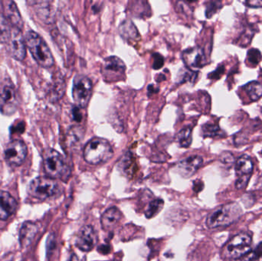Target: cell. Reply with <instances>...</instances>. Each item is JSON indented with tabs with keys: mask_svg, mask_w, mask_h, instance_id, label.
<instances>
[{
	"mask_svg": "<svg viewBox=\"0 0 262 261\" xmlns=\"http://www.w3.org/2000/svg\"><path fill=\"white\" fill-rule=\"evenodd\" d=\"M16 200L7 192L0 190V220L9 219L16 211Z\"/></svg>",
	"mask_w": 262,
	"mask_h": 261,
	"instance_id": "cell-16",
	"label": "cell"
},
{
	"mask_svg": "<svg viewBox=\"0 0 262 261\" xmlns=\"http://www.w3.org/2000/svg\"><path fill=\"white\" fill-rule=\"evenodd\" d=\"M2 4H3V9H4V15L10 23L12 27L23 31V28H24V22H23L21 14H20L19 10H18L15 2L5 0V1L2 2Z\"/></svg>",
	"mask_w": 262,
	"mask_h": 261,
	"instance_id": "cell-15",
	"label": "cell"
},
{
	"mask_svg": "<svg viewBox=\"0 0 262 261\" xmlns=\"http://www.w3.org/2000/svg\"><path fill=\"white\" fill-rule=\"evenodd\" d=\"M18 106V95L12 83L4 80L0 84V112L4 116H12Z\"/></svg>",
	"mask_w": 262,
	"mask_h": 261,
	"instance_id": "cell-7",
	"label": "cell"
},
{
	"mask_svg": "<svg viewBox=\"0 0 262 261\" xmlns=\"http://www.w3.org/2000/svg\"><path fill=\"white\" fill-rule=\"evenodd\" d=\"M122 218V214L117 208H110L102 215L101 226L104 231H112L117 226Z\"/></svg>",
	"mask_w": 262,
	"mask_h": 261,
	"instance_id": "cell-17",
	"label": "cell"
},
{
	"mask_svg": "<svg viewBox=\"0 0 262 261\" xmlns=\"http://www.w3.org/2000/svg\"><path fill=\"white\" fill-rule=\"evenodd\" d=\"M252 242V236L249 233H239L226 244L222 251V256L227 260L242 258L250 252Z\"/></svg>",
	"mask_w": 262,
	"mask_h": 261,
	"instance_id": "cell-5",
	"label": "cell"
},
{
	"mask_svg": "<svg viewBox=\"0 0 262 261\" xmlns=\"http://www.w3.org/2000/svg\"><path fill=\"white\" fill-rule=\"evenodd\" d=\"M92 81L85 75H78L75 77L72 88V96L77 107L79 108H85L92 98Z\"/></svg>",
	"mask_w": 262,
	"mask_h": 261,
	"instance_id": "cell-8",
	"label": "cell"
},
{
	"mask_svg": "<svg viewBox=\"0 0 262 261\" xmlns=\"http://www.w3.org/2000/svg\"><path fill=\"white\" fill-rule=\"evenodd\" d=\"M38 232V228L32 222H26L23 224L19 231V243L23 248L31 245L34 238Z\"/></svg>",
	"mask_w": 262,
	"mask_h": 261,
	"instance_id": "cell-18",
	"label": "cell"
},
{
	"mask_svg": "<svg viewBox=\"0 0 262 261\" xmlns=\"http://www.w3.org/2000/svg\"><path fill=\"white\" fill-rule=\"evenodd\" d=\"M98 242V236L91 225H85L81 228L76 238L75 245L78 249L84 252L92 251Z\"/></svg>",
	"mask_w": 262,
	"mask_h": 261,
	"instance_id": "cell-12",
	"label": "cell"
},
{
	"mask_svg": "<svg viewBox=\"0 0 262 261\" xmlns=\"http://www.w3.org/2000/svg\"><path fill=\"white\" fill-rule=\"evenodd\" d=\"M225 72V67L223 65H220L215 70H214L213 72L210 73V75H209V78H211V79H220L222 76H223V74Z\"/></svg>",
	"mask_w": 262,
	"mask_h": 261,
	"instance_id": "cell-33",
	"label": "cell"
},
{
	"mask_svg": "<svg viewBox=\"0 0 262 261\" xmlns=\"http://www.w3.org/2000/svg\"><path fill=\"white\" fill-rule=\"evenodd\" d=\"M220 160L224 164H232L234 162V156L230 153H223L220 156Z\"/></svg>",
	"mask_w": 262,
	"mask_h": 261,
	"instance_id": "cell-34",
	"label": "cell"
},
{
	"mask_svg": "<svg viewBox=\"0 0 262 261\" xmlns=\"http://www.w3.org/2000/svg\"><path fill=\"white\" fill-rule=\"evenodd\" d=\"M43 167L48 177L66 180L70 176V169L63 156L53 149L43 152Z\"/></svg>",
	"mask_w": 262,
	"mask_h": 261,
	"instance_id": "cell-4",
	"label": "cell"
},
{
	"mask_svg": "<svg viewBox=\"0 0 262 261\" xmlns=\"http://www.w3.org/2000/svg\"><path fill=\"white\" fill-rule=\"evenodd\" d=\"M220 2H211L206 7V15L207 18H211L221 8Z\"/></svg>",
	"mask_w": 262,
	"mask_h": 261,
	"instance_id": "cell-30",
	"label": "cell"
},
{
	"mask_svg": "<svg viewBox=\"0 0 262 261\" xmlns=\"http://www.w3.org/2000/svg\"><path fill=\"white\" fill-rule=\"evenodd\" d=\"M12 28L3 14L0 13V44H7L12 35Z\"/></svg>",
	"mask_w": 262,
	"mask_h": 261,
	"instance_id": "cell-21",
	"label": "cell"
},
{
	"mask_svg": "<svg viewBox=\"0 0 262 261\" xmlns=\"http://www.w3.org/2000/svg\"><path fill=\"white\" fill-rule=\"evenodd\" d=\"M7 44L8 52L12 58L18 61H23L26 58L27 45L23 31L12 28V35Z\"/></svg>",
	"mask_w": 262,
	"mask_h": 261,
	"instance_id": "cell-10",
	"label": "cell"
},
{
	"mask_svg": "<svg viewBox=\"0 0 262 261\" xmlns=\"http://www.w3.org/2000/svg\"><path fill=\"white\" fill-rule=\"evenodd\" d=\"M203 159L200 156H191L179 162L176 165L177 173L184 178L193 176L203 165Z\"/></svg>",
	"mask_w": 262,
	"mask_h": 261,
	"instance_id": "cell-13",
	"label": "cell"
},
{
	"mask_svg": "<svg viewBox=\"0 0 262 261\" xmlns=\"http://www.w3.org/2000/svg\"><path fill=\"white\" fill-rule=\"evenodd\" d=\"M125 70V64L118 57L111 56L104 59L102 72L106 81H117L120 79L124 76Z\"/></svg>",
	"mask_w": 262,
	"mask_h": 261,
	"instance_id": "cell-11",
	"label": "cell"
},
{
	"mask_svg": "<svg viewBox=\"0 0 262 261\" xmlns=\"http://www.w3.org/2000/svg\"><path fill=\"white\" fill-rule=\"evenodd\" d=\"M120 169L124 172V174L127 176H130L134 173V159L132 158V155L130 153L126 155L121 159L119 163Z\"/></svg>",
	"mask_w": 262,
	"mask_h": 261,
	"instance_id": "cell-25",
	"label": "cell"
},
{
	"mask_svg": "<svg viewBox=\"0 0 262 261\" xmlns=\"http://www.w3.org/2000/svg\"><path fill=\"white\" fill-rule=\"evenodd\" d=\"M242 258V261L262 260V242L253 251L249 252Z\"/></svg>",
	"mask_w": 262,
	"mask_h": 261,
	"instance_id": "cell-28",
	"label": "cell"
},
{
	"mask_svg": "<svg viewBox=\"0 0 262 261\" xmlns=\"http://www.w3.org/2000/svg\"><path fill=\"white\" fill-rule=\"evenodd\" d=\"M203 134L204 137H215L223 136L224 133L218 125L206 124L203 127Z\"/></svg>",
	"mask_w": 262,
	"mask_h": 261,
	"instance_id": "cell-26",
	"label": "cell"
},
{
	"mask_svg": "<svg viewBox=\"0 0 262 261\" xmlns=\"http://www.w3.org/2000/svg\"><path fill=\"white\" fill-rule=\"evenodd\" d=\"M245 90L251 101H258L262 96V85L258 81H252L245 85Z\"/></svg>",
	"mask_w": 262,
	"mask_h": 261,
	"instance_id": "cell-22",
	"label": "cell"
},
{
	"mask_svg": "<svg viewBox=\"0 0 262 261\" xmlns=\"http://www.w3.org/2000/svg\"><path fill=\"white\" fill-rule=\"evenodd\" d=\"M72 116L73 119L75 120L77 122H80L82 119V115H81V112L79 110V107H75L72 109Z\"/></svg>",
	"mask_w": 262,
	"mask_h": 261,
	"instance_id": "cell-35",
	"label": "cell"
},
{
	"mask_svg": "<svg viewBox=\"0 0 262 261\" xmlns=\"http://www.w3.org/2000/svg\"><path fill=\"white\" fill-rule=\"evenodd\" d=\"M164 64V58L160 54H154V64H152V68L158 70L161 68Z\"/></svg>",
	"mask_w": 262,
	"mask_h": 261,
	"instance_id": "cell-31",
	"label": "cell"
},
{
	"mask_svg": "<svg viewBox=\"0 0 262 261\" xmlns=\"http://www.w3.org/2000/svg\"><path fill=\"white\" fill-rule=\"evenodd\" d=\"M253 170V163L249 156L243 155L238 158L235 164V172L238 177L249 176L252 174Z\"/></svg>",
	"mask_w": 262,
	"mask_h": 261,
	"instance_id": "cell-20",
	"label": "cell"
},
{
	"mask_svg": "<svg viewBox=\"0 0 262 261\" xmlns=\"http://www.w3.org/2000/svg\"><path fill=\"white\" fill-rule=\"evenodd\" d=\"M59 193V185L55 179L49 177H38L29 184L28 193L34 199L46 200Z\"/></svg>",
	"mask_w": 262,
	"mask_h": 261,
	"instance_id": "cell-6",
	"label": "cell"
},
{
	"mask_svg": "<svg viewBox=\"0 0 262 261\" xmlns=\"http://www.w3.org/2000/svg\"><path fill=\"white\" fill-rule=\"evenodd\" d=\"M183 60L187 67L201 68L206 64L204 51L200 47L186 49L183 53Z\"/></svg>",
	"mask_w": 262,
	"mask_h": 261,
	"instance_id": "cell-14",
	"label": "cell"
},
{
	"mask_svg": "<svg viewBox=\"0 0 262 261\" xmlns=\"http://www.w3.org/2000/svg\"><path fill=\"white\" fill-rule=\"evenodd\" d=\"M120 35L127 41H137L140 38V34L130 20H125L121 23L119 27Z\"/></svg>",
	"mask_w": 262,
	"mask_h": 261,
	"instance_id": "cell-19",
	"label": "cell"
},
{
	"mask_svg": "<svg viewBox=\"0 0 262 261\" xmlns=\"http://www.w3.org/2000/svg\"><path fill=\"white\" fill-rule=\"evenodd\" d=\"M82 130L79 127H73L68 133V140L69 144H77L83 139Z\"/></svg>",
	"mask_w": 262,
	"mask_h": 261,
	"instance_id": "cell-27",
	"label": "cell"
},
{
	"mask_svg": "<svg viewBox=\"0 0 262 261\" xmlns=\"http://www.w3.org/2000/svg\"><path fill=\"white\" fill-rule=\"evenodd\" d=\"M243 209L236 202L222 205L208 216L206 225L210 229L229 226L243 216Z\"/></svg>",
	"mask_w": 262,
	"mask_h": 261,
	"instance_id": "cell-2",
	"label": "cell"
},
{
	"mask_svg": "<svg viewBox=\"0 0 262 261\" xmlns=\"http://www.w3.org/2000/svg\"><path fill=\"white\" fill-rule=\"evenodd\" d=\"M68 261H80L79 259H78V257H77L75 254H72V256H71L70 258H69V260Z\"/></svg>",
	"mask_w": 262,
	"mask_h": 261,
	"instance_id": "cell-38",
	"label": "cell"
},
{
	"mask_svg": "<svg viewBox=\"0 0 262 261\" xmlns=\"http://www.w3.org/2000/svg\"><path fill=\"white\" fill-rule=\"evenodd\" d=\"M250 178L251 176L238 177L236 182H235L236 188H238V189H243V188H246L247 186L248 183H249Z\"/></svg>",
	"mask_w": 262,
	"mask_h": 261,
	"instance_id": "cell-32",
	"label": "cell"
},
{
	"mask_svg": "<svg viewBox=\"0 0 262 261\" xmlns=\"http://www.w3.org/2000/svg\"><path fill=\"white\" fill-rule=\"evenodd\" d=\"M249 7L259 8L262 7V1H249L244 3Z\"/></svg>",
	"mask_w": 262,
	"mask_h": 261,
	"instance_id": "cell-36",
	"label": "cell"
},
{
	"mask_svg": "<svg viewBox=\"0 0 262 261\" xmlns=\"http://www.w3.org/2000/svg\"><path fill=\"white\" fill-rule=\"evenodd\" d=\"M163 205H164V202L162 199H155V200L149 202L146 211H145V216L147 219H152L161 211Z\"/></svg>",
	"mask_w": 262,
	"mask_h": 261,
	"instance_id": "cell-24",
	"label": "cell"
},
{
	"mask_svg": "<svg viewBox=\"0 0 262 261\" xmlns=\"http://www.w3.org/2000/svg\"><path fill=\"white\" fill-rule=\"evenodd\" d=\"M103 250H104V254H107V253H109V251H110V247L107 246V245L99 247V249H98V251H100V252H102Z\"/></svg>",
	"mask_w": 262,
	"mask_h": 261,
	"instance_id": "cell-37",
	"label": "cell"
},
{
	"mask_svg": "<svg viewBox=\"0 0 262 261\" xmlns=\"http://www.w3.org/2000/svg\"><path fill=\"white\" fill-rule=\"evenodd\" d=\"M260 155H261V156H262V150L261 152H260Z\"/></svg>",
	"mask_w": 262,
	"mask_h": 261,
	"instance_id": "cell-39",
	"label": "cell"
},
{
	"mask_svg": "<svg viewBox=\"0 0 262 261\" xmlns=\"http://www.w3.org/2000/svg\"><path fill=\"white\" fill-rule=\"evenodd\" d=\"M113 156L112 145L107 139L103 138H93L84 148V160L91 165H99L108 162Z\"/></svg>",
	"mask_w": 262,
	"mask_h": 261,
	"instance_id": "cell-3",
	"label": "cell"
},
{
	"mask_svg": "<svg viewBox=\"0 0 262 261\" xmlns=\"http://www.w3.org/2000/svg\"><path fill=\"white\" fill-rule=\"evenodd\" d=\"M248 61L252 65H257L261 61L262 56L259 50L252 49L248 52Z\"/></svg>",
	"mask_w": 262,
	"mask_h": 261,
	"instance_id": "cell-29",
	"label": "cell"
},
{
	"mask_svg": "<svg viewBox=\"0 0 262 261\" xmlns=\"http://www.w3.org/2000/svg\"><path fill=\"white\" fill-rule=\"evenodd\" d=\"M28 154V147L23 141H11L4 150L5 160L12 167H19L24 162Z\"/></svg>",
	"mask_w": 262,
	"mask_h": 261,
	"instance_id": "cell-9",
	"label": "cell"
},
{
	"mask_svg": "<svg viewBox=\"0 0 262 261\" xmlns=\"http://www.w3.org/2000/svg\"><path fill=\"white\" fill-rule=\"evenodd\" d=\"M192 129L190 127L183 128L177 136V142L183 148H188L192 144Z\"/></svg>",
	"mask_w": 262,
	"mask_h": 261,
	"instance_id": "cell-23",
	"label": "cell"
},
{
	"mask_svg": "<svg viewBox=\"0 0 262 261\" xmlns=\"http://www.w3.org/2000/svg\"><path fill=\"white\" fill-rule=\"evenodd\" d=\"M26 45L30 51L32 56L41 67L49 68L55 64L53 55L47 43L34 31H29L26 34Z\"/></svg>",
	"mask_w": 262,
	"mask_h": 261,
	"instance_id": "cell-1",
	"label": "cell"
}]
</instances>
